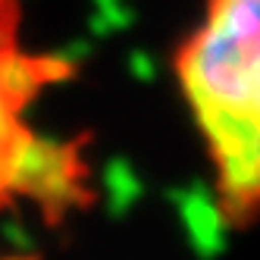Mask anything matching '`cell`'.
<instances>
[{
	"label": "cell",
	"mask_w": 260,
	"mask_h": 260,
	"mask_svg": "<svg viewBox=\"0 0 260 260\" xmlns=\"http://www.w3.org/2000/svg\"><path fill=\"white\" fill-rule=\"evenodd\" d=\"M176 82L210 157L222 213H260V0H207Z\"/></svg>",
	"instance_id": "1"
},
{
	"label": "cell",
	"mask_w": 260,
	"mask_h": 260,
	"mask_svg": "<svg viewBox=\"0 0 260 260\" xmlns=\"http://www.w3.org/2000/svg\"><path fill=\"white\" fill-rule=\"evenodd\" d=\"M63 72L57 60L22 41L19 0H0V204L16 198L53 201L76 188V157L44 141L28 122L31 104Z\"/></svg>",
	"instance_id": "2"
}]
</instances>
